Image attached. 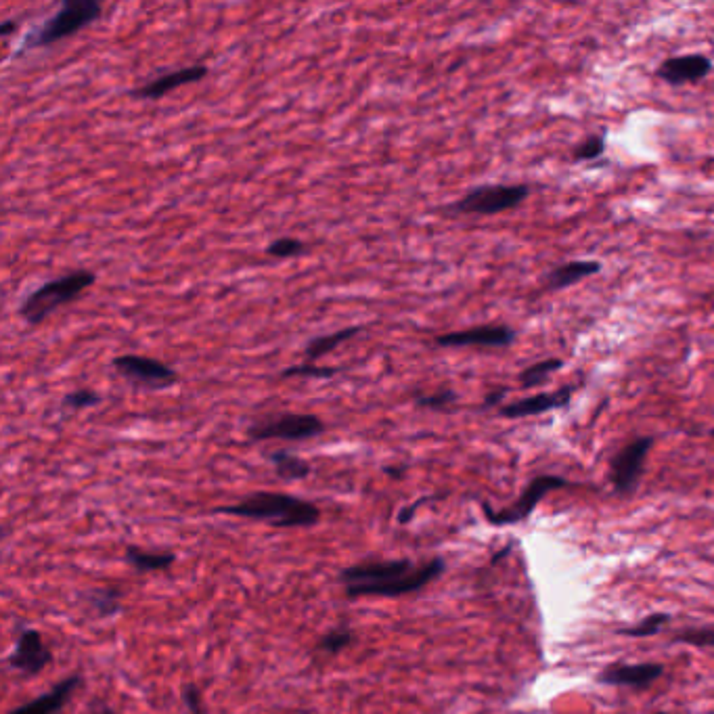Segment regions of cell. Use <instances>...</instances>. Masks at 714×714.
I'll use <instances>...</instances> for the list:
<instances>
[{
    "instance_id": "cell-24",
    "label": "cell",
    "mask_w": 714,
    "mask_h": 714,
    "mask_svg": "<svg viewBox=\"0 0 714 714\" xmlns=\"http://www.w3.org/2000/svg\"><path fill=\"white\" fill-rule=\"evenodd\" d=\"M354 639H356V635H354L352 629L336 627V629H331L329 633H325L317 641V650L327 654V656H338L344 650H348V647L354 643Z\"/></svg>"
},
{
    "instance_id": "cell-16",
    "label": "cell",
    "mask_w": 714,
    "mask_h": 714,
    "mask_svg": "<svg viewBox=\"0 0 714 714\" xmlns=\"http://www.w3.org/2000/svg\"><path fill=\"white\" fill-rule=\"evenodd\" d=\"M80 687H82L80 675L63 677L49 691H44L40 698L13 708L9 714H59L65 708V704L74 698V694Z\"/></svg>"
},
{
    "instance_id": "cell-1",
    "label": "cell",
    "mask_w": 714,
    "mask_h": 714,
    "mask_svg": "<svg viewBox=\"0 0 714 714\" xmlns=\"http://www.w3.org/2000/svg\"><path fill=\"white\" fill-rule=\"evenodd\" d=\"M446 570L442 557L415 564L409 557L398 560H367L340 572V583L350 599L400 597L426 589Z\"/></svg>"
},
{
    "instance_id": "cell-30",
    "label": "cell",
    "mask_w": 714,
    "mask_h": 714,
    "mask_svg": "<svg viewBox=\"0 0 714 714\" xmlns=\"http://www.w3.org/2000/svg\"><path fill=\"white\" fill-rule=\"evenodd\" d=\"M97 405H101V396L91 388H78V390L63 396V407L74 409V411L93 409Z\"/></svg>"
},
{
    "instance_id": "cell-27",
    "label": "cell",
    "mask_w": 714,
    "mask_h": 714,
    "mask_svg": "<svg viewBox=\"0 0 714 714\" xmlns=\"http://www.w3.org/2000/svg\"><path fill=\"white\" fill-rule=\"evenodd\" d=\"M306 250H308V245L304 241H300V239L279 237L271 245H266V256L279 258V260H289V258H298V256L306 254Z\"/></svg>"
},
{
    "instance_id": "cell-19",
    "label": "cell",
    "mask_w": 714,
    "mask_h": 714,
    "mask_svg": "<svg viewBox=\"0 0 714 714\" xmlns=\"http://www.w3.org/2000/svg\"><path fill=\"white\" fill-rule=\"evenodd\" d=\"M176 560L172 551H143L135 545L126 547V562L139 572H160L168 570Z\"/></svg>"
},
{
    "instance_id": "cell-28",
    "label": "cell",
    "mask_w": 714,
    "mask_h": 714,
    "mask_svg": "<svg viewBox=\"0 0 714 714\" xmlns=\"http://www.w3.org/2000/svg\"><path fill=\"white\" fill-rule=\"evenodd\" d=\"M342 369L340 367H321L312 363H302V365H292L281 371V377H312V379H331L336 377Z\"/></svg>"
},
{
    "instance_id": "cell-23",
    "label": "cell",
    "mask_w": 714,
    "mask_h": 714,
    "mask_svg": "<svg viewBox=\"0 0 714 714\" xmlns=\"http://www.w3.org/2000/svg\"><path fill=\"white\" fill-rule=\"evenodd\" d=\"M671 614H666V612H656V614H650V616H645L643 620H639L637 624H633V627H627V629H620L618 635H624V637H635V639H645V637H654L658 635L668 622H671Z\"/></svg>"
},
{
    "instance_id": "cell-18",
    "label": "cell",
    "mask_w": 714,
    "mask_h": 714,
    "mask_svg": "<svg viewBox=\"0 0 714 714\" xmlns=\"http://www.w3.org/2000/svg\"><path fill=\"white\" fill-rule=\"evenodd\" d=\"M361 327H344L333 333H327V336H317L312 338L306 346H304V359L308 363L319 361L323 356H327L329 352H333L336 348H340L342 344H346L348 340H352L354 336H359Z\"/></svg>"
},
{
    "instance_id": "cell-26",
    "label": "cell",
    "mask_w": 714,
    "mask_h": 714,
    "mask_svg": "<svg viewBox=\"0 0 714 714\" xmlns=\"http://www.w3.org/2000/svg\"><path fill=\"white\" fill-rule=\"evenodd\" d=\"M606 151V137L601 135V132H593L587 139L580 141L574 151H572V160L574 162H593L597 158H601Z\"/></svg>"
},
{
    "instance_id": "cell-17",
    "label": "cell",
    "mask_w": 714,
    "mask_h": 714,
    "mask_svg": "<svg viewBox=\"0 0 714 714\" xmlns=\"http://www.w3.org/2000/svg\"><path fill=\"white\" fill-rule=\"evenodd\" d=\"M599 273H601V262H595V260L564 262L547 273L545 289H549V292H557V289H566L578 281L599 275Z\"/></svg>"
},
{
    "instance_id": "cell-12",
    "label": "cell",
    "mask_w": 714,
    "mask_h": 714,
    "mask_svg": "<svg viewBox=\"0 0 714 714\" xmlns=\"http://www.w3.org/2000/svg\"><path fill=\"white\" fill-rule=\"evenodd\" d=\"M208 74H210V68L206 63H193V65H187V68L166 72V74H160L158 78L147 80L145 84L135 88V91H130V97L145 99V101H158V99L178 91V88L204 80Z\"/></svg>"
},
{
    "instance_id": "cell-34",
    "label": "cell",
    "mask_w": 714,
    "mask_h": 714,
    "mask_svg": "<svg viewBox=\"0 0 714 714\" xmlns=\"http://www.w3.org/2000/svg\"><path fill=\"white\" fill-rule=\"evenodd\" d=\"M17 28H19V21H17V19H7V21H3V24H0V34H3V36L7 38V36H11Z\"/></svg>"
},
{
    "instance_id": "cell-32",
    "label": "cell",
    "mask_w": 714,
    "mask_h": 714,
    "mask_svg": "<svg viewBox=\"0 0 714 714\" xmlns=\"http://www.w3.org/2000/svg\"><path fill=\"white\" fill-rule=\"evenodd\" d=\"M507 394H509V386H495L493 390H490V392L484 396L480 409H495V407H499V405L503 403V400H505Z\"/></svg>"
},
{
    "instance_id": "cell-10",
    "label": "cell",
    "mask_w": 714,
    "mask_h": 714,
    "mask_svg": "<svg viewBox=\"0 0 714 714\" xmlns=\"http://www.w3.org/2000/svg\"><path fill=\"white\" fill-rule=\"evenodd\" d=\"M516 342V329L509 325H478L440 333L434 344L440 348H507Z\"/></svg>"
},
{
    "instance_id": "cell-11",
    "label": "cell",
    "mask_w": 714,
    "mask_h": 714,
    "mask_svg": "<svg viewBox=\"0 0 714 714\" xmlns=\"http://www.w3.org/2000/svg\"><path fill=\"white\" fill-rule=\"evenodd\" d=\"M7 662L21 677H36L53 662V652L44 643L40 631L21 629Z\"/></svg>"
},
{
    "instance_id": "cell-14",
    "label": "cell",
    "mask_w": 714,
    "mask_h": 714,
    "mask_svg": "<svg viewBox=\"0 0 714 714\" xmlns=\"http://www.w3.org/2000/svg\"><path fill=\"white\" fill-rule=\"evenodd\" d=\"M576 390H578V386L570 384V386H564L555 392H541V394H534L528 398H520V400H516V403L503 405L499 409V415L505 419H522V417H534V415H543V413H549L555 409H562V407H568Z\"/></svg>"
},
{
    "instance_id": "cell-15",
    "label": "cell",
    "mask_w": 714,
    "mask_h": 714,
    "mask_svg": "<svg viewBox=\"0 0 714 714\" xmlns=\"http://www.w3.org/2000/svg\"><path fill=\"white\" fill-rule=\"evenodd\" d=\"M664 675V666L656 662H641V664H610L597 675L599 683L616 685V687H633L643 689L656 683Z\"/></svg>"
},
{
    "instance_id": "cell-37",
    "label": "cell",
    "mask_w": 714,
    "mask_h": 714,
    "mask_svg": "<svg viewBox=\"0 0 714 714\" xmlns=\"http://www.w3.org/2000/svg\"><path fill=\"white\" fill-rule=\"evenodd\" d=\"M710 436H712V438H714V430H710Z\"/></svg>"
},
{
    "instance_id": "cell-6",
    "label": "cell",
    "mask_w": 714,
    "mask_h": 714,
    "mask_svg": "<svg viewBox=\"0 0 714 714\" xmlns=\"http://www.w3.org/2000/svg\"><path fill=\"white\" fill-rule=\"evenodd\" d=\"M325 423L312 413H271L254 421L248 428V436L254 442L264 440H287L302 442L312 440L325 432Z\"/></svg>"
},
{
    "instance_id": "cell-22",
    "label": "cell",
    "mask_w": 714,
    "mask_h": 714,
    "mask_svg": "<svg viewBox=\"0 0 714 714\" xmlns=\"http://www.w3.org/2000/svg\"><path fill=\"white\" fill-rule=\"evenodd\" d=\"M564 367V361L562 359H545V361H539V363H534L530 367H526L522 373H520V386L522 388H537L541 384H545L547 379L557 373Z\"/></svg>"
},
{
    "instance_id": "cell-13",
    "label": "cell",
    "mask_w": 714,
    "mask_h": 714,
    "mask_svg": "<svg viewBox=\"0 0 714 714\" xmlns=\"http://www.w3.org/2000/svg\"><path fill=\"white\" fill-rule=\"evenodd\" d=\"M712 72V61L710 57L702 53H689V55H679L671 57L658 65L656 76L671 84V86H681V84H696L708 78Z\"/></svg>"
},
{
    "instance_id": "cell-25",
    "label": "cell",
    "mask_w": 714,
    "mask_h": 714,
    "mask_svg": "<svg viewBox=\"0 0 714 714\" xmlns=\"http://www.w3.org/2000/svg\"><path fill=\"white\" fill-rule=\"evenodd\" d=\"M459 396L455 390L451 388H442L434 394H417L415 396V405L419 409H430V411H449L453 409V405L457 403Z\"/></svg>"
},
{
    "instance_id": "cell-2",
    "label": "cell",
    "mask_w": 714,
    "mask_h": 714,
    "mask_svg": "<svg viewBox=\"0 0 714 714\" xmlns=\"http://www.w3.org/2000/svg\"><path fill=\"white\" fill-rule=\"evenodd\" d=\"M225 516L266 522L275 528H310L319 524L321 509L306 499L287 493H252L239 503L214 509Z\"/></svg>"
},
{
    "instance_id": "cell-4",
    "label": "cell",
    "mask_w": 714,
    "mask_h": 714,
    "mask_svg": "<svg viewBox=\"0 0 714 714\" xmlns=\"http://www.w3.org/2000/svg\"><path fill=\"white\" fill-rule=\"evenodd\" d=\"M103 15V5L97 0H65L59 11L34 28L19 47V57L30 51L47 49L53 44L74 36L76 32L95 24Z\"/></svg>"
},
{
    "instance_id": "cell-20",
    "label": "cell",
    "mask_w": 714,
    "mask_h": 714,
    "mask_svg": "<svg viewBox=\"0 0 714 714\" xmlns=\"http://www.w3.org/2000/svg\"><path fill=\"white\" fill-rule=\"evenodd\" d=\"M269 461L273 463L275 474L281 480H306L312 474V465L306 459L294 455L292 451H273L269 455Z\"/></svg>"
},
{
    "instance_id": "cell-9",
    "label": "cell",
    "mask_w": 714,
    "mask_h": 714,
    "mask_svg": "<svg viewBox=\"0 0 714 714\" xmlns=\"http://www.w3.org/2000/svg\"><path fill=\"white\" fill-rule=\"evenodd\" d=\"M111 367H114L116 373L122 375L126 382L137 388L168 390L178 382V373L170 365L158 359H151V356L120 354L111 361Z\"/></svg>"
},
{
    "instance_id": "cell-35",
    "label": "cell",
    "mask_w": 714,
    "mask_h": 714,
    "mask_svg": "<svg viewBox=\"0 0 714 714\" xmlns=\"http://www.w3.org/2000/svg\"><path fill=\"white\" fill-rule=\"evenodd\" d=\"M91 714H120V712H116L114 708H111V706H107L105 702H95L93 704V708H91Z\"/></svg>"
},
{
    "instance_id": "cell-7",
    "label": "cell",
    "mask_w": 714,
    "mask_h": 714,
    "mask_svg": "<svg viewBox=\"0 0 714 714\" xmlns=\"http://www.w3.org/2000/svg\"><path fill=\"white\" fill-rule=\"evenodd\" d=\"M566 486H570V482L562 476H551V474L537 476L522 490V495L518 497L516 503H511L499 511L490 509L488 503H482L484 518L488 520V524H493V526L520 524L532 516V511L537 509V505L545 499V495L551 493V490L566 488Z\"/></svg>"
},
{
    "instance_id": "cell-3",
    "label": "cell",
    "mask_w": 714,
    "mask_h": 714,
    "mask_svg": "<svg viewBox=\"0 0 714 714\" xmlns=\"http://www.w3.org/2000/svg\"><path fill=\"white\" fill-rule=\"evenodd\" d=\"M95 281L97 275L88 269H78L57 279L44 281L40 287L32 289V292L21 300L17 310L19 317L28 325L36 327L47 321L59 308L78 300L88 287L95 285Z\"/></svg>"
},
{
    "instance_id": "cell-33",
    "label": "cell",
    "mask_w": 714,
    "mask_h": 714,
    "mask_svg": "<svg viewBox=\"0 0 714 714\" xmlns=\"http://www.w3.org/2000/svg\"><path fill=\"white\" fill-rule=\"evenodd\" d=\"M428 501H434V497H421V499H417L415 503H411V505L400 509V513H398V524H409V522L413 520V516H415V509H419L423 503H428Z\"/></svg>"
},
{
    "instance_id": "cell-38",
    "label": "cell",
    "mask_w": 714,
    "mask_h": 714,
    "mask_svg": "<svg viewBox=\"0 0 714 714\" xmlns=\"http://www.w3.org/2000/svg\"><path fill=\"white\" fill-rule=\"evenodd\" d=\"M654 714H666V712H654Z\"/></svg>"
},
{
    "instance_id": "cell-36",
    "label": "cell",
    "mask_w": 714,
    "mask_h": 714,
    "mask_svg": "<svg viewBox=\"0 0 714 714\" xmlns=\"http://www.w3.org/2000/svg\"><path fill=\"white\" fill-rule=\"evenodd\" d=\"M384 472H386L388 476H394V478H403V474H405L403 467H386Z\"/></svg>"
},
{
    "instance_id": "cell-5",
    "label": "cell",
    "mask_w": 714,
    "mask_h": 714,
    "mask_svg": "<svg viewBox=\"0 0 714 714\" xmlns=\"http://www.w3.org/2000/svg\"><path fill=\"white\" fill-rule=\"evenodd\" d=\"M528 195V185H478L446 210L461 216H495L520 208Z\"/></svg>"
},
{
    "instance_id": "cell-8",
    "label": "cell",
    "mask_w": 714,
    "mask_h": 714,
    "mask_svg": "<svg viewBox=\"0 0 714 714\" xmlns=\"http://www.w3.org/2000/svg\"><path fill=\"white\" fill-rule=\"evenodd\" d=\"M654 446V436H637L627 442L610 461V484L614 493L620 497L633 495L641 476L647 455Z\"/></svg>"
},
{
    "instance_id": "cell-21",
    "label": "cell",
    "mask_w": 714,
    "mask_h": 714,
    "mask_svg": "<svg viewBox=\"0 0 714 714\" xmlns=\"http://www.w3.org/2000/svg\"><path fill=\"white\" fill-rule=\"evenodd\" d=\"M88 608H91L101 618L116 616L122 608V593L116 587H101L86 595Z\"/></svg>"
},
{
    "instance_id": "cell-31",
    "label": "cell",
    "mask_w": 714,
    "mask_h": 714,
    "mask_svg": "<svg viewBox=\"0 0 714 714\" xmlns=\"http://www.w3.org/2000/svg\"><path fill=\"white\" fill-rule=\"evenodd\" d=\"M181 698H183V704L189 710V714H206L204 694H202V689H199L195 683H185L183 685Z\"/></svg>"
},
{
    "instance_id": "cell-29",
    "label": "cell",
    "mask_w": 714,
    "mask_h": 714,
    "mask_svg": "<svg viewBox=\"0 0 714 714\" xmlns=\"http://www.w3.org/2000/svg\"><path fill=\"white\" fill-rule=\"evenodd\" d=\"M673 643H685L691 647H714V624L712 627H689L673 637Z\"/></svg>"
}]
</instances>
